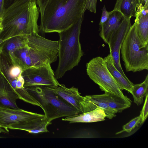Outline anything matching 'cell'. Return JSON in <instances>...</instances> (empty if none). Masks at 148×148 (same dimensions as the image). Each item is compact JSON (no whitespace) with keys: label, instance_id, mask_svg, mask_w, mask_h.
<instances>
[{"label":"cell","instance_id":"d6986e66","mask_svg":"<svg viewBox=\"0 0 148 148\" xmlns=\"http://www.w3.org/2000/svg\"><path fill=\"white\" fill-rule=\"evenodd\" d=\"M140 0H116L114 10L120 12L125 18L136 17Z\"/></svg>","mask_w":148,"mask_h":148},{"label":"cell","instance_id":"d4e9b609","mask_svg":"<svg viewBox=\"0 0 148 148\" xmlns=\"http://www.w3.org/2000/svg\"><path fill=\"white\" fill-rule=\"evenodd\" d=\"M109 16V12L108 11L105 5L102 10L101 16L99 23L100 26L105 22L108 19Z\"/></svg>","mask_w":148,"mask_h":148},{"label":"cell","instance_id":"30bf717a","mask_svg":"<svg viewBox=\"0 0 148 148\" xmlns=\"http://www.w3.org/2000/svg\"><path fill=\"white\" fill-rule=\"evenodd\" d=\"M21 75L24 81V87L34 86L54 87L60 84L49 64L26 69Z\"/></svg>","mask_w":148,"mask_h":148},{"label":"cell","instance_id":"4316f807","mask_svg":"<svg viewBox=\"0 0 148 148\" xmlns=\"http://www.w3.org/2000/svg\"><path fill=\"white\" fill-rule=\"evenodd\" d=\"M4 0H0V18H2L5 10L4 7Z\"/></svg>","mask_w":148,"mask_h":148},{"label":"cell","instance_id":"d6a6232c","mask_svg":"<svg viewBox=\"0 0 148 148\" xmlns=\"http://www.w3.org/2000/svg\"><path fill=\"white\" fill-rule=\"evenodd\" d=\"M1 30H2V29H1V28H0V32H1Z\"/></svg>","mask_w":148,"mask_h":148},{"label":"cell","instance_id":"52a82bcc","mask_svg":"<svg viewBox=\"0 0 148 148\" xmlns=\"http://www.w3.org/2000/svg\"><path fill=\"white\" fill-rule=\"evenodd\" d=\"M51 123L44 114L19 109L0 107V127L8 132L9 129L31 130L48 126Z\"/></svg>","mask_w":148,"mask_h":148},{"label":"cell","instance_id":"f1b7e54d","mask_svg":"<svg viewBox=\"0 0 148 148\" xmlns=\"http://www.w3.org/2000/svg\"><path fill=\"white\" fill-rule=\"evenodd\" d=\"M89 0L92 2H97V0Z\"/></svg>","mask_w":148,"mask_h":148},{"label":"cell","instance_id":"7402d4cb","mask_svg":"<svg viewBox=\"0 0 148 148\" xmlns=\"http://www.w3.org/2000/svg\"><path fill=\"white\" fill-rule=\"evenodd\" d=\"M27 35L11 38L0 45V47L5 51L12 52L16 49L25 46L27 44Z\"/></svg>","mask_w":148,"mask_h":148},{"label":"cell","instance_id":"603a6c76","mask_svg":"<svg viewBox=\"0 0 148 148\" xmlns=\"http://www.w3.org/2000/svg\"><path fill=\"white\" fill-rule=\"evenodd\" d=\"M141 121L140 116L134 118L130 122L124 125L122 127V130L116 133V134L125 132L128 133H130L134 128L138 127Z\"/></svg>","mask_w":148,"mask_h":148},{"label":"cell","instance_id":"f546056e","mask_svg":"<svg viewBox=\"0 0 148 148\" xmlns=\"http://www.w3.org/2000/svg\"><path fill=\"white\" fill-rule=\"evenodd\" d=\"M1 18H0V28H1Z\"/></svg>","mask_w":148,"mask_h":148},{"label":"cell","instance_id":"44dd1931","mask_svg":"<svg viewBox=\"0 0 148 148\" xmlns=\"http://www.w3.org/2000/svg\"><path fill=\"white\" fill-rule=\"evenodd\" d=\"M148 74L143 82L139 84H134L132 86L131 93L132 95L134 102L137 106L142 103L144 97L148 93Z\"/></svg>","mask_w":148,"mask_h":148},{"label":"cell","instance_id":"277c9868","mask_svg":"<svg viewBox=\"0 0 148 148\" xmlns=\"http://www.w3.org/2000/svg\"><path fill=\"white\" fill-rule=\"evenodd\" d=\"M83 16L66 30L59 33V62L55 72L56 79L77 66L83 56L79 37Z\"/></svg>","mask_w":148,"mask_h":148},{"label":"cell","instance_id":"9a60e30c","mask_svg":"<svg viewBox=\"0 0 148 148\" xmlns=\"http://www.w3.org/2000/svg\"><path fill=\"white\" fill-rule=\"evenodd\" d=\"M125 18L119 11L113 10L109 12L107 20L100 26L99 35L104 42L107 44L112 33L119 27Z\"/></svg>","mask_w":148,"mask_h":148},{"label":"cell","instance_id":"cb8c5ba5","mask_svg":"<svg viewBox=\"0 0 148 148\" xmlns=\"http://www.w3.org/2000/svg\"><path fill=\"white\" fill-rule=\"evenodd\" d=\"M145 100L144 104L140 111V116L141 118V121L140 125L143 124L147 118L148 114V93L145 96Z\"/></svg>","mask_w":148,"mask_h":148},{"label":"cell","instance_id":"9c48e42d","mask_svg":"<svg viewBox=\"0 0 148 148\" xmlns=\"http://www.w3.org/2000/svg\"><path fill=\"white\" fill-rule=\"evenodd\" d=\"M24 69L11 52L0 47V73L8 80L14 90L24 87L21 74Z\"/></svg>","mask_w":148,"mask_h":148},{"label":"cell","instance_id":"ac0fdd59","mask_svg":"<svg viewBox=\"0 0 148 148\" xmlns=\"http://www.w3.org/2000/svg\"><path fill=\"white\" fill-rule=\"evenodd\" d=\"M106 117L104 111L99 107L86 112L66 117L62 120L69 121L70 123H92L104 121Z\"/></svg>","mask_w":148,"mask_h":148},{"label":"cell","instance_id":"484cf974","mask_svg":"<svg viewBox=\"0 0 148 148\" xmlns=\"http://www.w3.org/2000/svg\"><path fill=\"white\" fill-rule=\"evenodd\" d=\"M4 10H5L10 6L17 0H4Z\"/></svg>","mask_w":148,"mask_h":148},{"label":"cell","instance_id":"1f68e13d","mask_svg":"<svg viewBox=\"0 0 148 148\" xmlns=\"http://www.w3.org/2000/svg\"><path fill=\"white\" fill-rule=\"evenodd\" d=\"M2 129L1 128H0V132H2Z\"/></svg>","mask_w":148,"mask_h":148},{"label":"cell","instance_id":"8992f818","mask_svg":"<svg viewBox=\"0 0 148 148\" xmlns=\"http://www.w3.org/2000/svg\"><path fill=\"white\" fill-rule=\"evenodd\" d=\"M136 26L134 22L126 35L121 49V58L127 72L148 70V45L141 41Z\"/></svg>","mask_w":148,"mask_h":148},{"label":"cell","instance_id":"7a4b0ae2","mask_svg":"<svg viewBox=\"0 0 148 148\" xmlns=\"http://www.w3.org/2000/svg\"><path fill=\"white\" fill-rule=\"evenodd\" d=\"M87 0H49L40 20L39 29L44 33H58L68 28L83 16Z\"/></svg>","mask_w":148,"mask_h":148},{"label":"cell","instance_id":"ffe728a7","mask_svg":"<svg viewBox=\"0 0 148 148\" xmlns=\"http://www.w3.org/2000/svg\"><path fill=\"white\" fill-rule=\"evenodd\" d=\"M109 71L117 82L122 88L131 93L134 84L130 80H127L121 74L114 65L112 56L110 53L104 58Z\"/></svg>","mask_w":148,"mask_h":148},{"label":"cell","instance_id":"e0dca14e","mask_svg":"<svg viewBox=\"0 0 148 148\" xmlns=\"http://www.w3.org/2000/svg\"><path fill=\"white\" fill-rule=\"evenodd\" d=\"M80 103L83 113L91 111L99 107L104 111L106 117L112 119L116 116V113L106 103L95 97L93 95L83 96Z\"/></svg>","mask_w":148,"mask_h":148},{"label":"cell","instance_id":"4dcf8cb0","mask_svg":"<svg viewBox=\"0 0 148 148\" xmlns=\"http://www.w3.org/2000/svg\"><path fill=\"white\" fill-rule=\"evenodd\" d=\"M2 43H3V42L0 38V45H1Z\"/></svg>","mask_w":148,"mask_h":148},{"label":"cell","instance_id":"8fae6325","mask_svg":"<svg viewBox=\"0 0 148 148\" xmlns=\"http://www.w3.org/2000/svg\"><path fill=\"white\" fill-rule=\"evenodd\" d=\"M130 19L124 18L118 28L111 35L107 43L114 65L124 77L129 81L121 66L120 54L123 41L132 25Z\"/></svg>","mask_w":148,"mask_h":148},{"label":"cell","instance_id":"7c38bea8","mask_svg":"<svg viewBox=\"0 0 148 148\" xmlns=\"http://www.w3.org/2000/svg\"><path fill=\"white\" fill-rule=\"evenodd\" d=\"M19 96L10 83L0 73V107L19 108L16 103Z\"/></svg>","mask_w":148,"mask_h":148},{"label":"cell","instance_id":"4fadbf2b","mask_svg":"<svg viewBox=\"0 0 148 148\" xmlns=\"http://www.w3.org/2000/svg\"><path fill=\"white\" fill-rule=\"evenodd\" d=\"M49 87L51 90L74 107L79 114L83 113L80 103L83 96L81 95L77 88L73 86L67 88L64 85L61 84L57 86Z\"/></svg>","mask_w":148,"mask_h":148},{"label":"cell","instance_id":"5b68a950","mask_svg":"<svg viewBox=\"0 0 148 148\" xmlns=\"http://www.w3.org/2000/svg\"><path fill=\"white\" fill-rule=\"evenodd\" d=\"M40 104L49 122L63 117L79 114L76 109L51 90L48 86L25 87Z\"/></svg>","mask_w":148,"mask_h":148},{"label":"cell","instance_id":"2e32d148","mask_svg":"<svg viewBox=\"0 0 148 148\" xmlns=\"http://www.w3.org/2000/svg\"><path fill=\"white\" fill-rule=\"evenodd\" d=\"M106 103L115 113L121 112L130 107L131 101L129 98L125 99L114 94L105 92L103 94L93 95Z\"/></svg>","mask_w":148,"mask_h":148},{"label":"cell","instance_id":"5bb4252c","mask_svg":"<svg viewBox=\"0 0 148 148\" xmlns=\"http://www.w3.org/2000/svg\"><path fill=\"white\" fill-rule=\"evenodd\" d=\"M135 17L137 34L143 43L148 45V1L138 6Z\"/></svg>","mask_w":148,"mask_h":148},{"label":"cell","instance_id":"83f0119b","mask_svg":"<svg viewBox=\"0 0 148 148\" xmlns=\"http://www.w3.org/2000/svg\"><path fill=\"white\" fill-rule=\"evenodd\" d=\"M148 1V0H140L141 3L144 5L145 3Z\"/></svg>","mask_w":148,"mask_h":148},{"label":"cell","instance_id":"3957f363","mask_svg":"<svg viewBox=\"0 0 148 148\" xmlns=\"http://www.w3.org/2000/svg\"><path fill=\"white\" fill-rule=\"evenodd\" d=\"M27 36L26 45L11 52L25 70L51 64L56 61L58 41L46 39L35 32L27 35Z\"/></svg>","mask_w":148,"mask_h":148},{"label":"cell","instance_id":"ba28073f","mask_svg":"<svg viewBox=\"0 0 148 148\" xmlns=\"http://www.w3.org/2000/svg\"><path fill=\"white\" fill-rule=\"evenodd\" d=\"M86 67L87 74L102 91L129 98L124 95L123 89L109 71L104 58L100 56L93 58L86 64Z\"/></svg>","mask_w":148,"mask_h":148},{"label":"cell","instance_id":"6da1fadb","mask_svg":"<svg viewBox=\"0 0 148 148\" xmlns=\"http://www.w3.org/2000/svg\"><path fill=\"white\" fill-rule=\"evenodd\" d=\"M39 12L36 0H17L5 10L0 32L3 43L13 37L33 32L38 34Z\"/></svg>","mask_w":148,"mask_h":148}]
</instances>
